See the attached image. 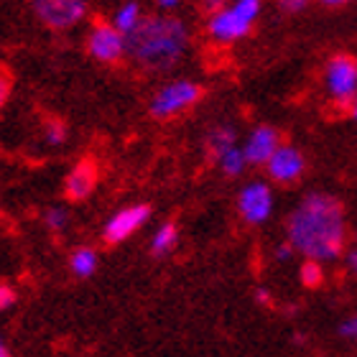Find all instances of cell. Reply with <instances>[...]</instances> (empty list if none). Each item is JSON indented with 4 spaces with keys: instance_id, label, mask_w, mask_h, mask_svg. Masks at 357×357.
<instances>
[{
    "instance_id": "28",
    "label": "cell",
    "mask_w": 357,
    "mask_h": 357,
    "mask_svg": "<svg viewBox=\"0 0 357 357\" xmlns=\"http://www.w3.org/2000/svg\"><path fill=\"white\" fill-rule=\"evenodd\" d=\"M350 115H352V120L357 123V95L352 97V102H350Z\"/></svg>"
},
{
    "instance_id": "2",
    "label": "cell",
    "mask_w": 357,
    "mask_h": 357,
    "mask_svg": "<svg viewBox=\"0 0 357 357\" xmlns=\"http://www.w3.org/2000/svg\"><path fill=\"white\" fill-rule=\"evenodd\" d=\"M192 31L181 15L146 13L128 36V56L149 72H169L189 52Z\"/></svg>"
},
{
    "instance_id": "4",
    "label": "cell",
    "mask_w": 357,
    "mask_h": 357,
    "mask_svg": "<svg viewBox=\"0 0 357 357\" xmlns=\"http://www.w3.org/2000/svg\"><path fill=\"white\" fill-rule=\"evenodd\" d=\"M204 95V87L194 79H172V82L161 84L153 92L149 102L151 115L156 120H172L181 112H186L189 107L199 102Z\"/></svg>"
},
{
    "instance_id": "31",
    "label": "cell",
    "mask_w": 357,
    "mask_h": 357,
    "mask_svg": "<svg viewBox=\"0 0 357 357\" xmlns=\"http://www.w3.org/2000/svg\"><path fill=\"white\" fill-rule=\"evenodd\" d=\"M0 357H10V355H8V350H3V352H0Z\"/></svg>"
},
{
    "instance_id": "16",
    "label": "cell",
    "mask_w": 357,
    "mask_h": 357,
    "mask_svg": "<svg viewBox=\"0 0 357 357\" xmlns=\"http://www.w3.org/2000/svg\"><path fill=\"white\" fill-rule=\"evenodd\" d=\"M97 266H100V255H97L95 248L79 245L69 253V271L77 275V278H89L95 273Z\"/></svg>"
},
{
    "instance_id": "8",
    "label": "cell",
    "mask_w": 357,
    "mask_h": 357,
    "mask_svg": "<svg viewBox=\"0 0 357 357\" xmlns=\"http://www.w3.org/2000/svg\"><path fill=\"white\" fill-rule=\"evenodd\" d=\"M87 54L100 64H118L128 56V36L110 21H95L87 33Z\"/></svg>"
},
{
    "instance_id": "32",
    "label": "cell",
    "mask_w": 357,
    "mask_h": 357,
    "mask_svg": "<svg viewBox=\"0 0 357 357\" xmlns=\"http://www.w3.org/2000/svg\"><path fill=\"white\" fill-rule=\"evenodd\" d=\"M355 243H357V230H355Z\"/></svg>"
},
{
    "instance_id": "5",
    "label": "cell",
    "mask_w": 357,
    "mask_h": 357,
    "mask_svg": "<svg viewBox=\"0 0 357 357\" xmlns=\"http://www.w3.org/2000/svg\"><path fill=\"white\" fill-rule=\"evenodd\" d=\"M324 87L332 102L347 105L357 95V59L350 54H335L324 67Z\"/></svg>"
},
{
    "instance_id": "13",
    "label": "cell",
    "mask_w": 357,
    "mask_h": 357,
    "mask_svg": "<svg viewBox=\"0 0 357 357\" xmlns=\"http://www.w3.org/2000/svg\"><path fill=\"white\" fill-rule=\"evenodd\" d=\"M238 149V130L230 126V123H222V126H215L212 130L207 133V151L209 156L220 158L225 156L227 151Z\"/></svg>"
},
{
    "instance_id": "19",
    "label": "cell",
    "mask_w": 357,
    "mask_h": 357,
    "mask_svg": "<svg viewBox=\"0 0 357 357\" xmlns=\"http://www.w3.org/2000/svg\"><path fill=\"white\" fill-rule=\"evenodd\" d=\"M44 225L49 232H64L69 227V212L61 207H49L44 212Z\"/></svg>"
},
{
    "instance_id": "21",
    "label": "cell",
    "mask_w": 357,
    "mask_h": 357,
    "mask_svg": "<svg viewBox=\"0 0 357 357\" xmlns=\"http://www.w3.org/2000/svg\"><path fill=\"white\" fill-rule=\"evenodd\" d=\"M15 298H18V294H15L13 286L0 283V312H8V309L15 304Z\"/></svg>"
},
{
    "instance_id": "7",
    "label": "cell",
    "mask_w": 357,
    "mask_h": 357,
    "mask_svg": "<svg viewBox=\"0 0 357 357\" xmlns=\"http://www.w3.org/2000/svg\"><path fill=\"white\" fill-rule=\"evenodd\" d=\"M31 8H33V15L38 18V23L52 31L75 29L87 18L89 10L84 0H36Z\"/></svg>"
},
{
    "instance_id": "22",
    "label": "cell",
    "mask_w": 357,
    "mask_h": 357,
    "mask_svg": "<svg viewBox=\"0 0 357 357\" xmlns=\"http://www.w3.org/2000/svg\"><path fill=\"white\" fill-rule=\"evenodd\" d=\"M340 335H342L344 340H357V314L347 317V319L340 324Z\"/></svg>"
},
{
    "instance_id": "6",
    "label": "cell",
    "mask_w": 357,
    "mask_h": 357,
    "mask_svg": "<svg viewBox=\"0 0 357 357\" xmlns=\"http://www.w3.org/2000/svg\"><path fill=\"white\" fill-rule=\"evenodd\" d=\"M273 207H275V197H273V189L268 181H261V178H255V181H248L238 194V215L240 220L250 227H261L271 220L273 215Z\"/></svg>"
},
{
    "instance_id": "11",
    "label": "cell",
    "mask_w": 357,
    "mask_h": 357,
    "mask_svg": "<svg viewBox=\"0 0 357 357\" xmlns=\"http://www.w3.org/2000/svg\"><path fill=\"white\" fill-rule=\"evenodd\" d=\"M281 133L273 126H255L243 143L248 166H266L275 151L281 149Z\"/></svg>"
},
{
    "instance_id": "26",
    "label": "cell",
    "mask_w": 357,
    "mask_h": 357,
    "mask_svg": "<svg viewBox=\"0 0 357 357\" xmlns=\"http://www.w3.org/2000/svg\"><path fill=\"white\" fill-rule=\"evenodd\" d=\"M344 266H347L350 273L357 275V248H350V250L344 253Z\"/></svg>"
},
{
    "instance_id": "27",
    "label": "cell",
    "mask_w": 357,
    "mask_h": 357,
    "mask_svg": "<svg viewBox=\"0 0 357 357\" xmlns=\"http://www.w3.org/2000/svg\"><path fill=\"white\" fill-rule=\"evenodd\" d=\"M158 8H161L164 13H172L174 8H178V3H176V0H161V3H158Z\"/></svg>"
},
{
    "instance_id": "9",
    "label": "cell",
    "mask_w": 357,
    "mask_h": 357,
    "mask_svg": "<svg viewBox=\"0 0 357 357\" xmlns=\"http://www.w3.org/2000/svg\"><path fill=\"white\" fill-rule=\"evenodd\" d=\"M151 220V207L149 204H130V207L118 209L115 215L105 222L102 227V240L110 245L126 243L128 238H133L135 232L146 227V222Z\"/></svg>"
},
{
    "instance_id": "12",
    "label": "cell",
    "mask_w": 357,
    "mask_h": 357,
    "mask_svg": "<svg viewBox=\"0 0 357 357\" xmlns=\"http://www.w3.org/2000/svg\"><path fill=\"white\" fill-rule=\"evenodd\" d=\"M95 184H97V166L92 161H82V164H77L67 174V178H64V194L72 202H82L92 194Z\"/></svg>"
},
{
    "instance_id": "1",
    "label": "cell",
    "mask_w": 357,
    "mask_h": 357,
    "mask_svg": "<svg viewBox=\"0 0 357 357\" xmlns=\"http://www.w3.org/2000/svg\"><path fill=\"white\" fill-rule=\"evenodd\" d=\"M286 243L306 261H337L347 253V217L342 202L327 192L301 197L286 220Z\"/></svg>"
},
{
    "instance_id": "23",
    "label": "cell",
    "mask_w": 357,
    "mask_h": 357,
    "mask_svg": "<svg viewBox=\"0 0 357 357\" xmlns=\"http://www.w3.org/2000/svg\"><path fill=\"white\" fill-rule=\"evenodd\" d=\"M294 248H291V243H281V245L275 248V261H281V263H286V261H291L294 258Z\"/></svg>"
},
{
    "instance_id": "17",
    "label": "cell",
    "mask_w": 357,
    "mask_h": 357,
    "mask_svg": "<svg viewBox=\"0 0 357 357\" xmlns=\"http://www.w3.org/2000/svg\"><path fill=\"white\" fill-rule=\"evenodd\" d=\"M217 166H220V172L225 174V176H240V174L248 169V161H245V153H243V146H238V149L227 151L225 156L217 158Z\"/></svg>"
},
{
    "instance_id": "18",
    "label": "cell",
    "mask_w": 357,
    "mask_h": 357,
    "mask_svg": "<svg viewBox=\"0 0 357 357\" xmlns=\"http://www.w3.org/2000/svg\"><path fill=\"white\" fill-rule=\"evenodd\" d=\"M44 141L46 146H52V149H59L67 143V126L61 123V120H46L44 126Z\"/></svg>"
},
{
    "instance_id": "10",
    "label": "cell",
    "mask_w": 357,
    "mask_h": 357,
    "mask_svg": "<svg viewBox=\"0 0 357 357\" xmlns=\"http://www.w3.org/2000/svg\"><path fill=\"white\" fill-rule=\"evenodd\" d=\"M306 172V158L304 153L296 149V146H291V143H281V149L275 151L271 161L266 164V174L268 178L273 181V184H296L298 178L304 176Z\"/></svg>"
},
{
    "instance_id": "14",
    "label": "cell",
    "mask_w": 357,
    "mask_h": 357,
    "mask_svg": "<svg viewBox=\"0 0 357 357\" xmlns=\"http://www.w3.org/2000/svg\"><path fill=\"white\" fill-rule=\"evenodd\" d=\"M178 245V225L166 220L156 227V232L151 235V255L156 258H166V255L174 253V248Z\"/></svg>"
},
{
    "instance_id": "15",
    "label": "cell",
    "mask_w": 357,
    "mask_h": 357,
    "mask_svg": "<svg viewBox=\"0 0 357 357\" xmlns=\"http://www.w3.org/2000/svg\"><path fill=\"white\" fill-rule=\"evenodd\" d=\"M143 6L141 3H123V6H118L115 8V13H112V18H110V23L115 26V29L123 33V36H130L138 26H141V21H143Z\"/></svg>"
},
{
    "instance_id": "24",
    "label": "cell",
    "mask_w": 357,
    "mask_h": 357,
    "mask_svg": "<svg viewBox=\"0 0 357 357\" xmlns=\"http://www.w3.org/2000/svg\"><path fill=\"white\" fill-rule=\"evenodd\" d=\"M8 95H10V77L0 69V107L6 105V100H8Z\"/></svg>"
},
{
    "instance_id": "20",
    "label": "cell",
    "mask_w": 357,
    "mask_h": 357,
    "mask_svg": "<svg viewBox=\"0 0 357 357\" xmlns=\"http://www.w3.org/2000/svg\"><path fill=\"white\" fill-rule=\"evenodd\" d=\"M301 283H304L306 289H317V286H321V281H324V271H321V263L317 261H304V266H301Z\"/></svg>"
},
{
    "instance_id": "30",
    "label": "cell",
    "mask_w": 357,
    "mask_h": 357,
    "mask_svg": "<svg viewBox=\"0 0 357 357\" xmlns=\"http://www.w3.org/2000/svg\"><path fill=\"white\" fill-rule=\"evenodd\" d=\"M6 350V344H3V337H0V352Z\"/></svg>"
},
{
    "instance_id": "29",
    "label": "cell",
    "mask_w": 357,
    "mask_h": 357,
    "mask_svg": "<svg viewBox=\"0 0 357 357\" xmlns=\"http://www.w3.org/2000/svg\"><path fill=\"white\" fill-rule=\"evenodd\" d=\"M258 301H268V291L266 289H258Z\"/></svg>"
},
{
    "instance_id": "25",
    "label": "cell",
    "mask_w": 357,
    "mask_h": 357,
    "mask_svg": "<svg viewBox=\"0 0 357 357\" xmlns=\"http://www.w3.org/2000/svg\"><path fill=\"white\" fill-rule=\"evenodd\" d=\"M278 8L286 10V13H298V10L306 8V0H283V3H278Z\"/></svg>"
},
{
    "instance_id": "3",
    "label": "cell",
    "mask_w": 357,
    "mask_h": 357,
    "mask_svg": "<svg viewBox=\"0 0 357 357\" xmlns=\"http://www.w3.org/2000/svg\"><path fill=\"white\" fill-rule=\"evenodd\" d=\"M263 6L258 0H238L232 6L215 8L207 18V33L217 44H235L253 31Z\"/></svg>"
}]
</instances>
